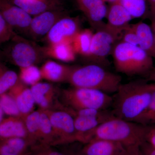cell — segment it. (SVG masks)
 <instances>
[{
    "label": "cell",
    "instance_id": "1",
    "mask_svg": "<svg viewBox=\"0 0 155 155\" xmlns=\"http://www.w3.org/2000/svg\"><path fill=\"white\" fill-rule=\"evenodd\" d=\"M146 79L121 84L114 97V116L126 121L141 124L151 101L154 84Z\"/></svg>",
    "mask_w": 155,
    "mask_h": 155
},
{
    "label": "cell",
    "instance_id": "2",
    "mask_svg": "<svg viewBox=\"0 0 155 155\" xmlns=\"http://www.w3.org/2000/svg\"><path fill=\"white\" fill-rule=\"evenodd\" d=\"M149 125L114 117L100 125L92 134V139H101L119 143L128 152L139 150L146 141Z\"/></svg>",
    "mask_w": 155,
    "mask_h": 155
},
{
    "label": "cell",
    "instance_id": "3",
    "mask_svg": "<svg viewBox=\"0 0 155 155\" xmlns=\"http://www.w3.org/2000/svg\"><path fill=\"white\" fill-rule=\"evenodd\" d=\"M122 77L95 64L72 67L68 82L74 87L94 89L107 93H116Z\"/></svg>",
    "mask_w": 155,
    "mask_h": 155
},
{
    "label": "cell",
    "instance_id": "4",
    "mask_svg": "<svg viewBox=\"0 0 155 155\" xmlns=\"http://www.w3.org/2000/svg\"><path fill=\"white\" fill-rule=\"evenodd\" d=\"M117 72L128 76H146L154 68L152 57L139 46L119 41L112 53Z\"/></svg>",
    "mask_w": 155,
    "mask_h": 155
},
{
    "label": "cell",
    "instance_id": "5",
    "mask_svg": "<svg viewBox=\"0 0 155 155\" xmlns=\"http://www.w3.org/2000/svg\"><path fill=\"white\" fill-rule=\"evenodd\" d=\"M64 101L75 111L84 109L108 110L112 107L114 97L107 93L94 89L74 87L64 90Z\"/></svg>",
    "mask_w": 155,
    "mask_h": 155
},
{
    "label": "cell",
    "instance_id": "6",
    "mask_svg": "<svg viewBox=\"0 0 155 155\" xmlns=\"http://www.w3.org/2000/svg\"><path fill=\"white\" fill-rule=\"evenodd\" d=\"M11 41L4 51V55L20 68L35 65L46 58L43 48L33 41L17 34Z\"/></svg>",
    "mask_w": 155,
    "mask_h": 155
},
{
    "label": "cell",
    "instance_id": "7",
    "mask_svg": "<svg viewBox=\"0 0 155 155\" xmlns=\"http://www.w3.org/2000/svg\"><path fill=\"white\" fill-rule=\"evenodd\" d=\"M116 117L112 110L84 109L76 111L74 118L77 141L87 143L92 140V134L100 125Z\"/></svg>",
    "mask_w": 155,
    "mask_h": 155
},
{
    "label": "cell",
    "instance_id": "8",
    "mask_svg": "<svg viewBox=\"0 0 155 155\" xmlns=\"http://www.w3.org/2000/svg\"><path fill=\"white\" fill-rule=\"evenodd\" d=\"M119 38L106 28L97 30L94 34L91 46L89 60L92 64L100 65L104 68L109 66L108 58L112 54L116 42Z\"/></svg>",
    "mask_w": 155,
    "mask_h": 155
},
{
    "label": "cell",
    "instance_id": "9",
    "mask_svg": "<svg viewBox=\"0 0 155 155\" xmlns=\"http://www.w3.org/2000/svg\"><path fill=\"white\" fill-rule=\"evenodd\" d=\"M51 122L55 137V143L78 140L74 118L63 111L45 110Z\"/></svg>",
    "mask_w": 155,
    "mask_h": 155
},
{
    "label": "cell",
    "instance_id": "10",
    "mask_svg": "<svg viewBox=\"0 0 155 155\" xmlns=\"http://www.w3.org/2000/svg\"><path fill=\"white\" fill-rule=\"evenodd\" d=\"M81 29L78 17L66 16L61 18L45 36L48 45L63 42H72Z\"/></svg>",
    "mask_w": 155,
    "mask_h": 155
},
{
    "label": "cell",
    "instance_id": "11",
    "mask_svg": "<svg viewBox=\"0 0 155 155\" xmlns=\"http://www.w3.org/2000/svg\"><path fill=\"white\" fill-rule=\"evenodd\" d=\"M0 15L14 29L28 32L32 18L20 7L8 0H0Z\"/></svg>",
    "mask_w": 155,
    "mask_h": 155
},
{
    "label": "cell",
    "instance_id": "12",
    "mask_svg": "<svg viewBox=\"0 0 155 155\" xmlns=\"http://www.w3.org/2000/svg\"><path fill=\"white\" fill-rule=\"evenodd\" d=\"M66 16V12L61 8L45 11L34 16L27 33L34 38L45 36L56 22Z\"/></svg>",
    "mask_w": 155,
    "mask_h": 155
},
{
    "label": "cell",
    "instance_id": "13",
    "mask_svg": "<svg viewBox=\"0 0 155 155\" xmlns=\"http://www.w3.org/2000/svg\"><path fill=\"white\" fill-rule=\"evenodd\" d=\"M106 18L107 22L105 28L119 39L133 19L129 11L119 1L110 4Z\"/></svg>",
    "mask_w": 155,
    "mask_h": 155
},
{
    "label": "cell",
    "instance_id": "14",
    "mask_svg": "<svg viewBox=\"0 0 155 155\" xmlns=\"http://www.w3.org/2000/svg\"><path fill=\"white\" fill-rule=\"evenodd\" d=\"M78 8L83 12L91 25L96 31L105 27L108 7L103 0H76Z\"/></svg>",
    "mask_w": 155,
    "mask_h": 155
},
{
    "label": "cell",
    "instance_id": "15",
    "mask_svg": "<svg viewBox=\"0 0 155 155\" xmlns=\"http://www.w3.org/2000/svg\"><path fill=\"white\" fill-rule=\"evenodd\" d=\"M84 155H127V149L119 143L94 139L86 143L81 151Z\"/></svg>",
    "mask_w": 155,
    "mask_h": 155
},
{
    "label": "cell",
    "instance_id": "16",
    "mask_svg": "<svg viewBox=\"0 0 155 155\" xmlns=\"http://www.w3.org/2000/svg\"><path fill=\"white\" fill-rule=\"evenodd\" d=\"M9 94L15 100L22 118L31 113L35 102L31 89L26 84L19 80L9 90Z\"/></svg>",
    "mask_w": 155,
    "mask_h": 155
},
{
    "label": "cell",
    "instance_id": "17",
    "mask_svg": "<svg viewBox=\"0 0 155 155\" xmlns=\"http://www.w3.org/2000/svg\"><path fill=\"white\" fill-rule=\"evenodd\" d=\"M0 137L1 140L12 137H22L30 140L24 119L17 116H10L1 122Z\"/></svg>",
    "mask_w": 155,
    "mask_h": 155
},
{
    "label": "cell",
    "instance_id": "18",
    "mask_svg": "<svg viewBox=\"0 0 155 155\" xmlns=\"http://www.w3.org/2000/svg\"><path fill=\"white\" fill-rule=\"evenodd\" d=\"M72 67L60 64L54 61L46 62L41 68L43 79L52 82L68 81Z\"/></svg>",
    "mask_w": 155,
    "mask_h": 155
},
{
    "label": "cell",
    "instance_id": "19",
    "mask_svg": "<svg viewBox=\"0 0 155 155\" xmlns=\"http://www.w3.org/2000/svg\"><path fill=\"white\" fill-rule=\"evenodd\" d=\"M11 2L31 16L61 8L58 0H11Z\"/></svg>",
    "mask_w": 155,
    "mask_h": 155
},
{
    "label": "cell",
    "instance_id": "20",
    "mask_svg": "<svg viewBox=\"0 0 155 155\" xmlns=\"http://www.w3.org/2000/svg\"><path fill=\"white\" fill-rule=\"evenodd\" d=\"M132 25L138 37L139 46L155 58V40L151 27L142 21Z\"/></svg>",
    "mask_w": 155,
    "mask_h": 155
},
{
    "label": "cell",
    "instance_id": "21",
    "mask_svg": "<svg viewBox=\"0 0 155 155\" xmlns=\"http://www.w3.org/2000/svg\"><path fill=\"white\" fill-rule=\"evenodd\" d=\"M43 48L46 58H54L63 62H70L75 61L77 54L71 42L48 45Z\"/></svg>",
    "mask_w": 155,
    "mask_h": 155
},
{
    "label": "cell",
    "instance_id": "22",
    "mask_svg": "<svg viewBox=\"0 0 155 155\" xmlns=\"http://www.w3.org/2000/svg\"><path fill=\"white\" fill-rule=\"evenodd\" d=\"M35 104L41 110H47L52 101L54 94V87L51 84L38 82L30 88Z\"/></svg>",
    "mask_w": 155,
    "mask_h": 155
},
{
    "label": "cell",
    "instance_id": "23",
    "mask_svg": "<svg viewBox=\"0 0 155 155\" xmlns=\"http://www.w3.org/2000/svg\"><path fill=\"white\" fill-rule=\"evenodd\" d=\"M32 142L22 137H12L1 140L0 155H24Z\"/></svg>",
    "mask_w": 155,
    "mask_h": 155
},
{
    "label": "cell",
    "instance_id": "24",
    "mask_svg": "<svg viewBox=\"0 0 155 155\" xmlns=\"http://www.w3.org/2000/svg\"><path fill=\"white\" fill-rule=\"evenodd\" d=\"M94 33L89 29L81 30L72 40V45L76 54L88 58Z\"/></svg>",
    "mask_w": 155,
    "mask_h": 155
},
{
    "label": "cell",
    "instance_id": "25",
    "mask_svg": "<svg viewBox=\"0 0 155 155\" xmlns=\"http://www.w3.org/2000/svg\"><path fill=\"white\" fill-rule=\"evenodd\" d=\"M40 117L39 140L46 144L54 143V135L51 122L45 110H41Z\"/></svg>",
    "mask_w": 155,
    "mask_h": 155
},
{
    "label": "cell",
    "instance_id": "26",
    "mask_svg": "<svg viewBox=\"0 0 155 155\" xmlns=\"http://www.w3.org/2000/svg\"><path fill=\"white\" fill-rule=\"evenodd\" d=\"M41 111L31 112L23 118L29 139L32 142L39 140V123Z\"/></svg>",
    "mask_w": 155,
    "mask_h": 155
},
{
    "label": "cell",
    "instance_id": "27",
    "mask_svg": "<svg viewBox=\"0 0 155 155\" xmlns=\"http://www.w3.org/2000/svg\"><path fill=\"white\" fill-rule=\"evenodd\" d=\"M19 80L26 85H32L42 79L40 69L35 65L20 68Z\"/></svg>",
    "mask_w": 155,
    "mask_h": 155
},
{
    "label": "cell",
    "instance_id": "28",
    "mask_svg": "<svg viewBox=\"0 0 155 155\" xmlns=\"http://www.w3.org/2000/svg\"><path fill=\"white\" fill-rule=\"evenodd\" d=\"M19 80L17 73L14 71L5 69L1 66L0 75V95L6 93L17 84Z\"/></svg>",
    "mask_w": 155,
    "mask_h": 155
},
{
    "label": "cell",
    "instance_id": "29",
    "mask_svg": "<svg viewBox=\"0 0 155 155\" xmlns=\"http://www.w3.org/2000/svg\"><path fill=\"white\" fill-rule=\"evenodd\" d=\"M119 2L129 11L133 19L141 18L146 13L147 0H119Z\"/></svg>",
    "mask_w": 155,
    "mask_h": 155
},
{
    "label": "cell",
    "instance_id": "30",
    "mask_svg": "<svg viewBox=\"0 0 155 155\" xmlns=\"http://www.w3.org/2000/svg\"><path fill=\"white\" fill-rule=\"evenodd\" d=\"M0 108L9 116L22 117L15 100L9 94L1 95Z\"/></svg>",
    "mask_w": 155,
    "mask_h": 155
},
{
    "label": "cell",
    "instance_id": "31",
    "mask_svg": "<svg viewBox=\"0 0 155 155\" xmlns=\"http://www.w3.org/2000/svg\"><path fill=\"white\" fill-rule=\"evenodd\" d=\"M16 34L14 29L7 21L0 15V42L1 43L11 41Z\"/></svg>",
    "mask_w": 155,
    "mask_h": 155
},
{
    "label": "cell",
    "instance_id": "32",
    "mask_svg": "<svg viewBox=\"0 0 155 155\" xmlns=\"http://www.w3.org/2000/svg\"><path fill=\"white\" fill-rule=\"evenodd\" d=\"M120 40V41L138 46V37L132 24H129L124 29L121 35Z\"/></svg>",
    "mask_w": 155,
    "mask_h": 155
},
{
    "label": "cell",
    "instance_id": "33",
    "mask_svg": "<svg viewBox=\"0 0 155 155\" xmlns=\"http://www.w3.org/2000/svg\"><path fill=\"white\" fill-rule=\"evenodd\" d=\"M154 124H155V84L151 101L141 122L143 125H152Z\"/></svg>",
    "mask_w": 155,
    "mask_h": 155
},
{
    "label": "cell",
    "instance_id": "34",
    "mask_svg": "<svg viewBox=\"0 0 155 155\" xmlns=\"http://www.w3.org/2000/svg\"><path fill=\"white\" fill-rule=\"evenodd\" d=\"M142 155H155V148L147 141H145L140 147Z\"/></svg>",
    "mask_w": 155,
    "mask_h": 155
},
{
    "label": "cell",
    "instance_id": "35",
    "mask_svg": "<svg viewBox=\"0 0 155 155\" xmlns=\"http://www.w3.org/2000/svg\"><path fill=\"white\" fill-rule=\"evenodd\" d=\"M146 141L155 148V125H149L146 137Z\"/></svg>",
    "mask_w": 155,
    "mask_h": 155
},
{
    "label": "cell",
    "instance_id": "36",
    "mask_svg": "<svg viewBox=\"0 0 155 155\" xmlns=\"http://www.w3.org/2000/svg\"><path fill=\"white\" fill-rule=\"evenodd\" d=\"M145 77L147 81H155V68H154Z\"/></svg>",
    "mask_w": 155,
    "mask_h": 155
},
{
    "label": "cell",
    "instance_id": "37",
    "mask_svg": "<svg viewBox=\"0 0 155 155\" xmlns=\"http://www.w3.org/2000/svg\"><path fill=\"white\" fill-rule=\"evenodd\" d=\"M147 1L149 3L152 13L153 16L155 19V0H147Z\"/></svg>",
    "mask_w": 155,
    "mask_h": 155
},
{
    "label": "cell",
    "instance_id": "38",
    "mask_svg": "<svg viewBox=\"0 0 155 155\" xmlns=\"http://www.w3.org/2000/svg\"><path fill=\"white\" fill-rule=\"evenodd\" d=\"M47 155H64L62 153L57 151L48 150H47Z\"/></svg>",
    "mask_w": 155,
    "mask_h": 155
},
{
    "label": "cell",
    "instance_id": "39",
    "mask_svg": "<svg viewBox=\"0 0 155 155\" xmlns=\"http://www.w3.org/2000/svg\"><path fill=\"white\" fill-rule=\"evenodd\" d=\"M127 155H142L140 153V150H139L135 152H132L128 153Z\"/></svg>",
    "mask_w": 155,
    "mask_h": 155
},
{
    "label": "cell",
    "instance_id": "40",
    "mask_svg": "<svg viewBox=\"0 0 155 155\" xmlns=\"http://www.w3.org/2000/svg\"><path fill=\"white\" fill-rule=\"evenodd\" d=\"M105 2L110 3V4L118 2L119 0H103Z\"/></svg>",
    "mask_w": 155,
    "mask_h": 155
},
{
    "label": "cell",
    "instance_id": "41",
    "mask_svg": "<svg viewBox=\"0 0 155 155\" xmlns=\"http://www.w3.org/2000/svg\"><path fill=\"white\" fill-rule=\"evenodd\" d=\"M32 155H47V150L37 153H36Z\"/></svg>",
    "mask_w": 155,
    "mask_h": 155
},
{
    "label": "cell",
    "instance_id": "42",
    "mask_svg": "<svg viewBox=\"0 0 155 155\" xmlns=\"http://www.w3.org/2000/svg\"><path fill=\"white\" fill-rule=\"evenodd\" d=\"M152 29L153 33L154 35L155 40V19L153 20L152 25Z\"/></svg>",
    "mask_w": 155,
    "mask_h": 155
},
{
    "label": "cell",
    "instance_id": "43",
    "mask_svg": "<svg viewBox=\"0 0 155 155\" xmlns=\"http://www.w3.org/2000/svg\"><path fill=\"white\" fill-rule=\"evenodd\" d=\"M72 155H84V154L83 153H82V152H81L80 153H76Z\"/></svg>",
    "mask_w": 155,
    "mask_h": 155
}]
</instances>
